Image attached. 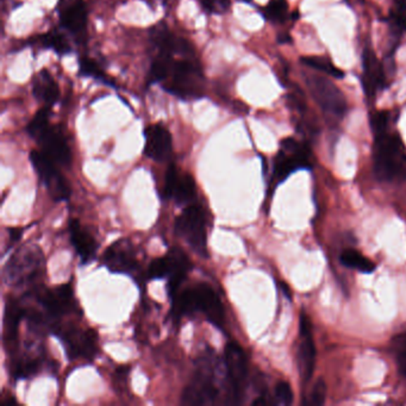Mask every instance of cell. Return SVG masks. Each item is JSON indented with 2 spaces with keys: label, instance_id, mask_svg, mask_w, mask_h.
I'll return each instance as SVG.
<instances>
[{
  "label": "cell",
  "instance_id": "e0dca14e",
  "mask_svg": "<svg viewBox=\"0 0 406 406\" xmlns=\"http://www.w3.org/2000/svg\"><path fill=\"white\" fill-rule=\"evenodd\" d=\"M145 155L157 162H164L172 157V135L162 124L150 125L145 130Z\"/></svg>",
  "mask_w": 406,
  "mask_h": 406
},
{
  "label": "cell",
  "instance_id": "4dcf8cb0",
  "mask_svg": "<svg viewBox=\"0 0 406 406\" xmlns=\"http://www.w3.org/2000/svg\"><path fill=\"white\" fill-rule=\"evenodd\" d=\"M48 126H49V109L44 107L39 110L35 117L32 118V121L27 124V133L36 140Z\"/></svg>",
  "mask_w": 406,
  "mask_h": 406
},
{
  "label": "cell",
  "instance_id": "30bf717a",
  "mask_svg": "<svg viewBox=\"0 0 406 406\" xmlns=\"http://www.w3.org/2000/svg\"><path fill=\"white\" fill-rule=\"evenodd\" d=\"M29 292L36 303L41 305L44 313L55 322H58L56 320H59L63 315L73 313L77 308L71 284L58 286L53 289L35 286Z\"/></svg>",
  "mask_w": 406,
  "mask_h": 406
},
{
  "label": "cell",
  "instance_id": "d4e9b609",
  "mask_svg": "<svg viewBox=\"0 0 406 406\" xmlns=\"http://www.w3.org/2000/svg\"><path fill=\"white\" fill-rule=\"evenodd\" d=\"M342 265L348 268L359 270L362 273H372L375 270V263L369 258L363 256L360 251L355 249L344 250L340 256Z\"/></svg>",
  "mask_w": 406,
  "mask_h": 406
},
{
  "label": "cell",
  "instance_id": "44dd1931",
  "mask_svg": "<svg viewBox=\"0 0 406 406\" xmlns=\"http://www.w3.org/2000/svg\"><path fill=\"white\" fill-rule=\"evenodd\" d=\"M25 317V308L23 303L18 299L10 298L6 301L4 317V342L10 354L17 349V337L18 328L22 318Z\"/></svg>",
  "mask_w": 406,
  "mask_h": 406
},
{
  "label": "cell",
  "instance_id": "8fae6325",
  "mask_svg": "<svg viewBox=\"0 0 406 406\" xmlns=\"http://www.w3.org/2000/svg\"><path fill=\"white\" fill-rule=\"evenodd\" d=\"M280 145L282 150L277 152L274 160L273 179L277 183H282L298 169H304L311 166L309 147L299 143L294 138H285Z\"/></svg>",
  "mask_w": 406,
  "mask_h": 406
},
{
  "label": "cell",
  "instance_id": "7a4b0ae2",
  "mask_svg": "<svg viewBox=\"0 0 406 406\" xmlns=\"http://www.w3.org/2000/svg\"><path fill=\"white\" fill-rule=\"evenodd\" d=\"M46 270L44 255L39 247L24 244L12 254L4 267V280L15 287H35Z\"/></svg>",
  "mask_w": 406,
  "mask_h": 406
},
{
  "label": "cell",
  "instance_id": "277c9868",
  "mask_svg": "<svg viewBox=\"0 0 406 406\" xmlns=\"http://www.w3.org/2000/svg\"><path fill=\"white\" fill-rule=\"evenodd\" d=\"M211 356L207 355L198 361V367L191 378L183 395V405H210L218 398L219 388L216 380L215 368Z\"/></svg>",
  "mask_w": 406,
  "mask_h": 406
},
{
  "label": "cell",
  "instance_id": "5b68a950",
  "mask_svg": "<svg viewBox=\"0 0 406 406\" xmlns=\"http://www.w3.org/2000/svg\"><path fill=\"white\" fill-rule=\"evenodd\" d=\"M166 90L179 98H200L204 94V75L200 65L192 56H184L173 63Z\"/></svg>",
  "mask_w": 406,
  "mask_h": 406
},
{
  "label": "cell",
  "instance_id": "d590c367",
  "mask_svg": "<svg viewBox=\"0 0 406 406\" xmlns=\"http://www.w3.org/2000/svg\"><path fill=\"white\" fill-rule=\"evenodd\" d=\"M80 72H81V74L86 75V77H93L96 79H103L104 77L100 67L98 66V63H94L93 60H91L90 58H81L80 59Z\"/></svg>",
  "mask_w": 406,
  "mask_h": 406
},
{
  "label": "cell",
  "instance_id": "836d02e7",
  "mask_svg": "<svg viewBox=\"0 0 406 406\" xmlns=\"http://www.w3.org/2000/svg\"><path fill=\"white\" fill-rule=\"evenodd\" d=\"M395 354H397V366L399 372L406 376V334L397 336L395 341Z\"/></svg>",
  "mask_w": 406,
  "mask_h": 406
},
{
  "label": "cell",
  "instance_id": "60d3db41",
  "mask_svg": "<svg viewBox=\"0 0 406 406\" xmlns=\"http://www.w3.org/2000/svg\"><path fill=\"white\" fill-rule=\"evenodd\" d=\"M244 1H250V0H244Z\"/></svg>",
  "mask_w": 406,
  "mask_h": 406
},
{
  "label": "cell",
  "instance_id": "4fadbf2b",
  "mask_svg": "<svg viewBox=\"0 0 406 406\" xmlns=\"http://www.w3.org/2000/svg\"><path fill=\"white\" fill-rule=\"evenodd\" d=\"M103 262L110 272L118 274H133L140 266L133 243L124 239L118 240L105 250Z\"/></svg>",
  "mask_w": 406,
  "mask_h": 406
},
{
  "label": "cell",
  "instance_id": "7c38bea8",
  "mask_svg": "<svg viewBox=\"0 0 406 406\" xmlns=\"http://www.w3.org/2000/svg\"><path fill=\"white\" fill-rule=\"evenodd\" d=\"M306 84L310 93L320 109L335 117H343L347 112V100L340 89L330 79L320 75H309Z\"/></svg>",
  "mask_w": 406,
  "mask_h": 406
},
{
  "label": "cell",
  "instance_id": "ac0fdd59",
  "mask_svg": "<svg viewBox=\"0 0 406 406\" xmlns=\"http://www.w3.org/2000/svg\"><path fill=\"white\" fill-rule=\"evenodd\" d=\"M11 363H10V373L13 379H27L35 376L44 367V353H34L27 351L20 353L18 349L10 354Z\"/></svg>",
  "mask_w": 406,
  "mask_h": 406
},
{
  "label": "cell",
  "instance_id": "d6986e66",
  "mask_svg": "<svg viewBox=\"0 0 406 406\" xmlns=\"http://www.w3.org/2000/svg\"><path fill=\"white\" fill-rule=\"evenodd\" d=\"M362 66L363 90L368 97H372L378 91L384 89L386 82V75L384 72L383 65L376 59V55L371 48H366L363 51Z\"/></svg>",
  "mask_w": 406,
  "mask_h": 406
},
{
  "label": "cell",
  "instance_id": "9c48e42d",
  "mask_svg": "<svg viewBox=\"0 0 406 406\" xmlns=\"http://www.w3.org/2000/svg\"><path fill=\"white\" fill-rule=\"evenodd\" d=\"M30 162L35 169L39 180L44 183L48 193L55 202H63L70 198L71 188L60 173L56 162L51 160L46 152L39 150H32L30 152Z\"/></svg>",
  "mask_w": 406,
  "mask_h": 406
},
{
  "label": "cell",
  "instance_id": "74e56055",
  "mask_svg": "<svg viewBox=\"0 0 406 406\" xmlns=\"http://www.w3.org/2000/svg\"><path fill=\"white\" fill-rule=\"evenodd\" d=\"M203 8L212 13H224L230 8L231 0H200Z\"/></svg>",
  "mask_w": 406,
  "mask_h": 406
},
{
  "label": "cell",
  "instance_id": "8992f818",
  "mask_svg": "<svg viewBox=\"0 0 406 406\" xmlns=\"http://www.w3.org/2000/svg\"><path fill=\"white\" fill-rule=\"evenodd\" d=\"M176 233L184 239L195 254L207 258V218L203 209L195 204H188L176 218Z\"/></svg>",
  "mask_w": 406,
  "mask_h": 406
},
{
  "label": "cell",
  "instance_id": "ffe728a7",
  "mask_svg": "<svg viewBox=\"0 0 406 406\" xmlns=\"http://www.w3.org/2000/svg\"><path fill=\"white\" fill-rule=\"evenodd\" d=\"M169 262V273H168L167 291L169 297L173 298L179 292L180 286L188 277L191 270V260L184 250L178 247H173L167 253Z\"/></svg>",
  "mask_w": 406,
  "mask_h": 406
},
{
  "label": "cell",
  "instance_id": "e575fe53",
  "mask_svg": "<svg viewBox=\"0 0 406 406\" xmlns=\"http://www.w3.org/2000/svg\"><path fill=\"white\" fill-rule=\"evenodd\" d=\"M388 121H390V114L387 111H378L372 114L371 125L375 136L386 133Z\"/></svg>",
  "mask_w": 406,
  "mask_h": 406
},
{
  "label": "cell",
  "instance_id": "603a6c76",
  "mask_svg": "<svg viewBox=\"0 0 406 406\" xmlns=\"http://www.w3.org/2000/svg\"><path fill=\"white\" fill-rule=\"evenodd\" d=\"M70 235L72 244L82 263L89 265L93 261L97 255V241L86 229L81 227V224L77 219L70 222Z\"/></svg>",
  "mask_w": 406,
  "mask_h": 406
},
{
  "label": "cell",
  "instance_id": "83f0119b",
  "mask_svg": "<svg viewBox=\"0 0 406 406\" xmlns=\"http://www.w3.org/2000/svg\"><path fill=\"white\" fill-rule=\"evenodd\" d=\"M263 15L267 20L274 23L285 22L289 15V3L287 0H270L263 8Z\"/></svg>",
  "mask_w": 406,
  "mask_h": 406
},
{
  "label": "cell",
  "instance_id": "6da1fadb",
  "mask_svg": "<svg viewBox=\"0 0 406 406\" xmlns=\"http://www.w3.org/2000/svg\"><path fill=\"white\" fill-rule=\"evenodd\" d=\"M172 299L173 318L178 320L188 315L202 313L216 328H224L225 315L222 301L215 289L205 282L188 287L176 293Z\"/></svg>",
  "mask_w": 406,
  "mask_h": 406
},
{
  "label": "cell",
  "instance_id": "484cf974",
  "mask_svg": "<svg viewBox=\"0 0 406 406\" xmlns=\"http://www.w3.org/2000/svg\"><path fill=\"white\" fill-rule=\"evenodd\" d=\"M174 55L168 54L159 51L154 63L152 65V78L154 81H162L167 80L168 77L172 72L173 63H174Z\"/></svg>",
  "mask_w": 406,
  "mask_h": 406
},
{
  "label": "cell",
  "instance_id": "4316f807",
  "mask_svg": "<svg viewBox=\"0 0 406 406\" xmlns=\"http://www.w3.org/2000/svg\"><path fill=\"white\" fill-rule=\"evenodd\" d=\"M301 63L305 66L311 67L313 70L323 72L325 74L332 75L336 79H343V72L339 70L337 67L334 66V63L327 58L322 56H303Z\"/></svg>",
  "mask_w": 406,
  "mask_h": 406
},
{
  "label": "cell",
  "instance_id": "f35d334b",
  "mask_svg": "<svg viewBox=\"0 0 406 406\" xmlns=\"http://www.w3.org/2000/svg\"><path fill=\"white\" fill-rule=\"evenodd\" d=\"M22 234H23V230L20 229V228H11V229H8V237H10L8 247H11L12 244L18 242L20 237H22Z\"/></svg>",
  "mask_w": 406,
  "mask_h": 406
},
{
  "label": "cell",
  "instance_id": "5bb4252c",
  "mask_svg": "<svg viewBox=\"0 0 406 406\" xmlns=\"http://www.w3.org/2000/svg\"><path fill=\"white\" fill-rule=\"evenodd\" d=\"M164 198L173 199L179 205H188L195 199V181L188 173L179 172L174 164L168 167L164 188Z\"/></svg>",
  "mask_w": 406,
  "mask_h": 406
},
{
  "label": "cell",
  "instance_id": "2e32d148",
  "mask_svg": "<svg viewBox=\"0 0 406 406\" xmlns=\"http://www.w3.org/2000/svg\"><path fill=\"white\" fill-rule=\"evenodd\" d=\"M36 141L42 148V152H46L48 157L59 166H63V167L71 166V148L67 143L66 137L59 128L49 125L47 129L36 138Z\"/></svg>",
  "mask_w": 406,
  "mask_h": 406
},
{
  "label": "cell",
  "instance_id": "3957f363",
  "mask_svg": "<svg viewBox=\"0 0 406 406\" xmlns=\"http://www.w3.org/2000/svg\"><path fill=\"white\" fill-rule=\"evenodd\" d=\"M374 172L384 181L406 176L404 145L398 135L385 133L375 136Z\"/></svg>",
  "mask_w": 406,
  "mask_h": 406
},
{
  "label": "cell",
  "instance_id": "ba28073f",
  "mask_svg": "<svg viewBox=\"0 0 406 406\" xmlns=\"http://www.w3.org/2000/svg\"><path fill=\"white\" fill-rule=\"evenodd\" d=\"M66 349L68 359L92 361L98 353V335L93 329H82L78 325H58L54 332Z\"/></svg>",
  "mask_w": 406,
  "mask_h": 406
},
{
  "label": "cell",
  "instance_id": "8d00e7d4",
  "mask_svg": "<svg viewBox=\"0 0 406 406\" xmlns=\"http://www.w3.org/2000/svg\"><path fill=\"white\" fill-rule=\"evenodd\" d=\"M275 398L277 402L284 405H289L293 402V391L287 381H279L275 386Z\"/></svg>",
  "mask_w": 406,
  "mask_h": 406
},
{
  "label": "cell",
  "instance_id": "ab89813d",
  "mask_svg": "<svg viewBox=\"0 0 406 406\" xmlns=\"http://www.w3.org/2000/svg\"><path fill=\"white\" fill-rule=\"evenodd\" d=\"M291 37H289V35H282V36H279V42H280V44H285V42H289V41H291Z\"/></svg>",
  "mask_w": 406,
  "mask_h": 406
},
{
  "label": "cell",
  "instance_id": "9a60e30c",
  "mask_svg": "<svg viewBox=\"0 0 406 406\" xmlns=\"http://www.w3.org/2000/svg\"><path fill=\"white\" fill-rule=\"evenodd\" d=\"M299 335L301 344L298 349V363H299V373L304 383L313 378L316 363V347L313 342V325L309 317L301 313L299 318Z\"/></svg>",
  "mask_w": 406,
  "mask_h": 406
},
{
  "label": "cell",
  "instance_id": "cb8c5ba5",
  "mask_svg": "<svg viewBox=\"0 0 406 406\" xmlns=\"http://www.w3.org/2000/svg\"><path fill=\"white\" fill-rule=\"evenodd\" d=\"M34 96L48 106L54 105L59 100V85L51 78L49 72L42 71L37 75L34 82Z\"/></svg>",
  "mask_w": 406,
  "mask_h": 406
},
{
  "label": "cell",
  "instance_id": "7402d4cb",
  "mask_svg": "<svg viewBox=\"0 0 406 406\" xmlns=\"http://www.w3.org/2000/svg\"><path fill=\"white\" fill-rule=\"evenodd\" d=\"M60 20L65 29L74 35H81L87 25V8L82 0H72L60 6Z\"/></svg>",
  "mask_w": 406,
  "mask_h": 406
},
{
  "label": "cell",
  "instance_id": "52a82bcc",
  "mask_svg": "<svg viewBox=\"0 0 406 406\" xmlns=\"http://www.w3.org/2000/svg\"><path fill=\"white\" fill-rule=\"evenodd\" d=\"M228 398L231 404L242 402L248 385V359L240 344L229 342L224 351Z\"/></svg>",
  "mask_w": 406,
  "mask_h": 406
},
{
  "label": "cell",
  "instance_id": "1f68e13d",
  "mask_svg": "<svg viewBox=\"0 0 406 406\" xmlns=\"http://www.w3.org/2000/svg\"><path fill=\"white\" fill-rule=\"evenodd\" d=\"M327 384L325 380L318 379L313 385V390L310 392L309 398L305 402L306 405L320 406L323 405L327 398Z\"/></svg>",
  "mask_w": 406,
  "mask_h": 406
},
{
  "label": "cell",
  "instance_id": "d6a6232c",
  "mask_svg": "<svg viewBox=\"0 0 406 406\" xmlns=\"http://www.w3.org/2000/svg\"><path fill=\"white\" fill-rule=\"evenodd\" d=\"M168 273H169V262H168L167 255L162 258H155L150 262L148 268L149 279L167 277Z\"/></svg>",
  "mask_w": 406,
  "mask_h": 406
},
{
  "label": "cell",
  "instance_id": "f546056e",
  "mask_svg": "<svg viewBox=\"0 0 406 406\" xmlns=\"http://www.w3.org/2000/svg\"><path fill=\"white\" fill-rule=\"evenodd\" d=\"M390 23L395 32L402 34L406 32V0H395L391 11Z\"/></svg>",
  "mask_w": 406,
  "mask_h": 406
},
{
  "label": "cell",
  "instance_id": "f1b7e54d",
  "mask_svg": "<svg viewBox=\"0 0 406 406\" xmlns=\"http://www.w3.org/2000/svg\"><path fill=\"white\" fill-rule=\"evenodd\" d=\"M39 42L46 48L54 49L58 54H67L71 51L70 44L67 42L66 37L58 32H51L39 37Z\"/></svg>",
  "mask_w": 406,
  "mask_h": 406
}]
</instances>
